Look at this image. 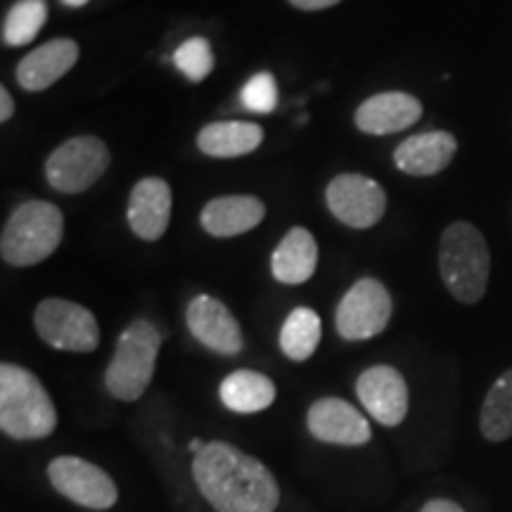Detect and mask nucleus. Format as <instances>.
<instances>
[{
  "label": "nucleus",
  "mask_w": 512,
  "mask_h": 512,
  "mask_svg": "<svg viewBox=\"0 0 512 512\" xmlns=\"http://www.w3.org/2000/svg\"><path fill=\"white\" fill-rule=\"evenodd\" d=\"M192 479L216 512H275L280 486L273 472L228 441H209L192 458Z\"/></svg>",
  "instance_id": "1"
},
{
  "label": "nucleus",
  "mask_w": 512,
  "mask_h": 512,
  "mask_svg": "<svg viewBox=\"0 0 512 512\" xmlns=\"http://www.w3.org/2000/svg\"><path fill=\"white\" fill-rule=\"evenodd\" d=\"M57 427L55 403L31 370L0 366V430L17 441L46 439Z\"/></svg>",
  "instance_id": "2"
},
{
  "label": "nucleus",
  "mask_w": 512,
  "mask_h": 512,
  "mask_svg": "<svg viewBox=\"0 0 512 512\" xmlns=\"http://www.w3.org/2000/svg\"><path fill=\"white\" fill-rule=\"evenodd\" d=\"M439 273L451 297L460 304H477L491 273V254L482 230L467 221L451 223L439 242Z\"/></svg>",
  "instance_id": "3"
},
{
  "label": "nucleus",
  "mask_w": 512,
  "mask_h": 512,
  "mask_svg": "<svg viewBox=\"0 0 512 512\" xmlns=\"http://www.w3.org/2000/svg\"><path fill=\"white\" fill-rule=\"evenodd\" d=\"M64 216L53 202L29 200L12 211L0 238V254L10 266L27 268L46 261L60 247Z\"/></svg>",
  "instance_id": "4"
},
{
  "label": "nucleus",
  "mask_w": 512,
  "mask_h": 512,
  "mask_svg": "<svg viewBox=\"0 0 512 512\" xmlns=\"http://www.w3.org/2000/svg\"><path fill=\"white\" fill-rule=\"evenodd\" d=\"M159 349H162V332L157 330V325L145 318L133 320L119 335L117 349L105 370L107 392L117 401H138L155 377Z\"/></svg>",
  "instance_id": "5"
},
{
  "label": "nucleus",
  "mask_w": 512,
  "mask_h": 512,
  "mask_svg": "<svg viewBox=\"0 0 512 512\" xmlns=\"http://www.w3.org/2000/svg\"><path fill=\"white\" fill-rule=\"evenodd\" d=\"M34 328L48 347L91 354L100 344V325L86 306L69 299H46L36 306Z\"/></svg>",
  "instance_id": "6"
},
{
  "label": "nucleus",
  "mask_w": 512,
  "mask_h": 512,
  "mask_svg": "<svg viewBox=\"0 0 512 512\" xmlns=\"http://www.w3.org/2000/svg\"><path fill=\"white\" fill-rule=\"evenodd\" d=\"M110 166V150L95 136L69 138L55 147L46 159V178L50 188L64 195H79L93 188Z\"/></svg>",
  "instance_id": "7"
},
{
  "label": "nucleus",
  "mask_w": 512,
  "mask_h": 512,
  "mask_svg": "<svg viewBox=\"0 0 512 512\" xmlns=\"http://www.w3.org/2000/svg\"><path fill=\"white\" fill-rule=\"evenodd\" d=\"M392 309V297L380 280H356L337 306L335 325L339 337L347 342H363L382 335L392 320Z\"/></svg>",
  "instance_id": "8"
},
{
  "label": "nucleus",
  "mask_w": 512,
  "mask_h": 512,
  "mask_svg": "<svg viewBox=\"0 0 512 512\" xmlns=\"http://www.w3.org/2000/svg\"><path fill=\"white\" fill-rule=\"evenodd\" d=\"M48 479L57 494L88 510H110L119 501L114 479L98 465L76 456H57L48 465Z\"/></svg>",
  "instance_id": "9"
},
{
  "label": "nucleus",
  "mask_w": 512,
  "mask_h": 512,
  "mask_svg": "<svg viewBox=\"0 0 512 512\" xmlns=\"http://www.w3.org/2000/svg\"><path fill=\"white\" fill-rule=\"evenodd\" d=\"M325 202L332 216L349 228H373L387 211V192L361 174H339L328 183Z\"/></svg>",
  "instance_id": "10"
},
{
  "label": "nucleus",
  "mask_w": 512,
  "mask_h": 512,
  "mask_svg": "<svg viewBox=\"0 0 512 512\" xmlns=\"http://www.w3.org/2000/svg\"><path fill=\"white\" fill-rule=\"evenodd\" d=\"M190 335L221 356H235L245 349L242 330L228 306L209 294H197L185 311Z\"/></svg>",
  "instance_id": "11"
},
{
  "label": "nucleus",
  "mask_w": 512,
  "mask_h": 512,
  "mask_svg": "<svg viewBox=\"0 0 512 512\" xmlns=\"http://www.w3.org/2000/svg\"><path fill=\"white\" fill-rule=\"evenodd\" d=\"M356 396L363 408L384 427L401 425L408 415V384L394 366H373L356 380Z\"/></svg>",
  "instance_id": "12"
},
{
  "label": "nucleus",
  "mask_w": 512,
  "mask_h": 512,
  "mask_svg": "<svg viewBox=\"0 0 512 512\" xmlns=\"http://www.w3.org/2000/svg\"><path fill=\"white\" fill-rule=\"evenodd\" d=\"M306 425L313 439L325 441L335 446H366L373 439V430L366 415L349 401L337 399V396H323L313 401L306 415Z\"/></svg>",
  "instance_id": "13"
},
{
  "label": "nucleus",
  "mask_w": 512,
  "mask_h": 512,
  "mask_svg": "<svg viewBox=\"0 0 512 512\" xmlns=\"http://www.w3.org/2000/svg\"><path fill=\"white\" fill-rule=\"evenodd\" d=\"M171 207H174L171 185L164 178H143L128 195V226L140 240L155 242L169 228Z\"/></svg>",
  "instance_id": "14"
},
{
  "label": "nucleus",
  "mask_w": 512,
  "mask_h": 512,
  "mask_svg": "<svg viewBox=\"0 0 512 512\" xmlns=\"http://www.w3.org/2000/svg\"><path fill=\"white\" fill-rule=\"evenodd\" d=\"M422 117V102L411 93L384 91L370 95L354 114L356 128L368 136H389L406 131Z\"/></svg>",
  "instance_id": "15"
},
{
  "label": "nucleus",
  "mask_w": 512,
  "mask_h": 512,
  "mask_svg": "<svg viewBox=\"0 0 512 512\" xmlns=\"http://www.w3.org/2000/svg\"><path fill=\"white\" fill-rule=\"evenodd\" d=\"M79 60V43L72 38H53L43 43L17 64V83L29 93L46 91L62 79Z\"/></svg>",
  "instance_id": "16"
},
{
  "label": "nucleus",
  "mask_w": 512,
  "mask_h": 512,
  "mask_svg": "<svg viewBox=\"0 0 512 512\" xmlns=\"http://www.w3.org/2000/svg\"><path fill=\"white\" fill-rule=\"evenodd\" d=\"M458 152V140L448 131H427L406 138L394 150V164L403 174L415 178L437 176L448 169Z\"/></svg>",
  "instance_id": "17"
},
{
  "label": "nucleus",
  "mask_w": 512,
  "mask_h": 512,
  "mask_svg": "<svg viewBox=\"0 0 512 512\" xmlns=\"http://www.w3.org/2000/svg\"><path fill=\"white\" fill-rule=\"evenodd\" d=\"M266 216V204L252 195L214 197L204 204L200 223L214 238H235L259 226Z\"/></svg>",
  "instance_id": "18"
},
{
  "label": "nucleus",
  "mask_w": 512,
  "mask_h": 512,
  "mask_svg": "<svg viewBox=\"0 0 512 512\" xmlns=\"http://www.w3.org/2000/svg\"><path fill=\"white\" fill-rule=\"evenodd\" d=\"M318 268V242L309 230L297 226L287 230L271 256V273L283 285H302Z\"/></svg>",
  "instance_id": "19"
},
{
  "label": "nucleus",
  "mask_w": 512,
  "mask_h": 512,
  "mask_svg": "<svg viewBox=\"0 0 512 512\" xmlns=\"http://www.w3.org/2000/svg\"><path fill=\"white\" fill-rule=\"evenodd\" d=\"M261 143H264V128L252 121H214L197 133L200 152L216 159L249 155Z\"/></svg>",
  "instance_id": "20"
},
{
  "label": "nucleus",
  "mask_w": 512,
  "mask_h": 512,
  "mask_svg": "<svg viewBox=\"0 0 512 512\" xmlns=\"http://www.w3.org/2000/svg\"><path fill=\"white\" fill-rule=\"evenodd\" d=\"M275 394H278V389H275L271 377L256 373V370H235V373L223 377L219 387L223 406L240 415L266 411L268 406H273Z\"/></svg>",
  "instance_id": "21"
},
{
  "label": "nucleus",
  "mask_w": 512,
  "mask_h": 512,
  "mask_svg": "<svg viewBox=\"0 0 512 512\" xmlns=\"http://www.w3.org/2000/svg\"><path fill=\"white\" fill-rule=\"evenodd\" d=\"M320 335H323V323L318 313L309 306H297L280 328V349L290 361L302 363L316 354Z\"/></svg>",
  "instance_id": "22"
},
{
  "label": "nucleus",
  "mask_w": 512,
  "mask_h": 512,
  "mask_svg": "<svg viewBox=\"0 0 512 512\" xmlns=\"http://www.w3.org/2000/svg\"><path fill=\"white\" fill-rule=\"evenodd\" d=\"M479 430L486 441H505L512 437V368L505 370L486 394Z\"/></svg>",
  "instance_id": "23"
},
{
  "label": "nucleus",
  "mask_w": 512,
  "mask_h": 512,
  "mask_svg": "<svg viewBox=\"0 0 512 512\" xmlns=\"http://www.w3.org/2000/svg\"><path fill=\"white\" fill-rule=\"evenodd\" d=\"M48 22L46 0H17L3 19V43L8 48L29 46Z\"/></svg>",
  "instance_id": "24"
},
{
  "label": "nucleus",
  "mask_w": 512,
  "mask_h": 512,
  "mask_svg": "<svg viewBox=\"0 0 512 512\" xmlns=\"http://www.w3.org/2000/svg\"><path fill=\"white\" fill-rule=\"evenodd\" d=\"M174 62L178 72H181L185 79L200 83L207 79L211 69H214V50H211V43L207 38L192 36L176 48Z\"/></svg>",
  "instance_id": "25"
},
{
  "label": "nucleus",
  "mask_w": 512,
  "mask_h": 512,
  "mask_svg": "<svg viewBox=\"0 0 512 512\" xmlns=\"http://www.w3.org/2000/svg\"><path fill=\"white\" fill-rule=\"evenodd\" d=\"M242 107L249 112L271 114L278 105V83L271 72H259L245 83L240 91Z\"/></svg>",
  "instance_id": "26"
},
{
  "label": "nucleus",
  "mask_w": 512,
  "mask_h": 512,
  "mask_svg": "<svg viewBox=\"0 0 512 512\" xmlns=\"http://www.w3.org/2000/svg\"><path fill=\"white\" fill-rule=\"evenodd\" d=\"M420 512H465V510L463 505L451 501V498H432V501L422 505Z\"/></svg>",
  "instance_id": "27"
},
{
  "label": "nucleus",
  "mask_w": 512,
  "mask_h": 512,
  "mask_svg": "<svg viewBox=\"0 0 512 512\" xmlns=\"http://www.w3.org/2000/svg\"><path fill=\"white\" fill-rule=\"evenodd\" d=\"M342 3V0H290V5H294L297 10L304 12H320V10H328L335 8V5Z\"/></svg>",
  "instance_id": "28"
},
{
  "label": "nucleus",
  "mask_w": 512,
  "mask_h": 512,
  "mask_svg": "<svg viewBox=\"0 0 512 512\" xmlns=\"http://www.w3.org/2000/svg\"><path fill=\"white\" fill-rule=\"evenodd\" d=\"M12 114H15V100L8 88L0 86V121H10Z\"/></svg>",
  "instance_id": "29"
},
{
  "label": "nucleus",
  "mask_w": 512,
  "mask_h": 512,
  "mask_svg": "<svg viewBox=\"0 0 512 512\" xmlns=\"http://www.w3.org/2000/svg\"><path fill=\"white\" fill-rule=\"evenodd\" d=\"M60 3L64 5V8H69V10H79V8H86V5L91 3V0H60Z\"/></svg>",
  "instance_id": "30"
},
{
  "label": "nucleus",
  "mask_w": 512,
  "mask_h": 512,
  "mask_svg": "<svg viewBox=\"0 0 512 512\" xmlns=\"http://www.w3.org/2000/svg\"><path fill=\"white\" fill-rule=\"evenodd\" d=\"M204 446H207V444H204V441H202V439H192V441H190V444H188V448H190V451H192V453H200Z\"/></svg>",
  "instance_id": "31"
}]
</instances>
